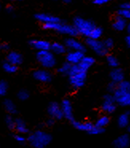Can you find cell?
I'll use <instances>...</instances> for the list:
<instances>
[{
  "mask_svg": "<svg viewBox=\"0 0 130 148\" xmlns=\"http://www.w3.org/2000/svg\"><path fill=\"white\" fill-rule=\"evenodd\" d=\"M103 35V29L100 26H96L94 30L92 31L89 38L95 39V40H100Z\"/></svg>",
  "mask_w": 130,
  "mask_h": 148,
  "instance_id": "cell-30",
  "label": "cell"
},
{
  "mask_svg": "<svg viewBox=\"0 0 130 148\" xmlns=\"http://www.w3.org/2000/svg\"><path fill=\"white\" fill-rule=\"evenodd\" d=\"M109 1H111V0H100L99 2H98V3H96V5L101 6V5H103V4L107 3H109Z\"/></svg>",
  "mask_w": 130,
  "mask_h": 148,
  "instance_id": "cell-44",
  "label": "cell"
},
{
  "mask_svg": "<svg viewBox=\"0 0 130 148\" xmlns=\"http://www.w3.org/2000/svg\"><path fill=\"white\" fill-rule=\"evenodd\" d=\"M96 62V59L93 58L91 56H85L84 58L81 60V61L78 64L80 69L83 72L87 73L94 65Z\"/></svg>",
  "mask_w": 130,
  "mask_h": 148,
  "instance_id": "cell-19",
  "label": "cell"
},
{
  "mask_svg": "<svg viewBox=\"0 0 130 148\" xmlns=\"http://www.w3.org/2000/svg\"><path fill=\"white\" fill-rule=\"evenodd\" d=\"M112 26L117 31H123L127 29V26H128L127 20L124 19L122 17H120V15H117L113 21Z\"/></svg>",
  "mask_w": 130,
  "mask_h": 148,
  "instance_id": "cell-21",
  "label": "cell"
},
{
  "mask_svg": "<svg viewBox=\"0 0 130 148\" xmlns=\"http://www.w3.org/2000/svg\"><path fill=\"white\" fill-rule=\"evenodd\" d=\"M27 141L33 148H46L52 141V135L45 131L37 130L30 134Z\"/></svg>",
  "mask_w": 130,
  "mask_h": 148,
  "instance_id": "cell-1",
  "label": "cell"
},
{
  "mask_svg": "<svg viewBox=\"0 0 130 148\" xmlns=\"http://www.w3.org/2000/svg\"><path fill=\"white\" fill-rule=\"evenodd\" d=\"M42 28L46 30H50L54 32L62 34V35H67L69 37H77L78 34L77 29L73 24H68L64 22H59L55 23H49V24H44L42 25Z\"/></svg>",
  "mask_w": 130,
  "mask_h": 148,
  "instance_id": "cell-2",
  "label": "cell"
},
{
  "mask_svg": "<svg viewBox=\"0 0 130 148\" xmlns=\"http://www.w3.org/2000/svg\"><path fill=\"white\" fill-rule=\"evenodd\" d=\"M127 32L129 33V34H130V23H129L127 26Z\"/></svg>",
  "mask_w": 130,
  "mask_h": 148,
  "instance_id": "cell-46",
  "label": "cell"
},
{
  "mask_svg": "<svg viewBox=\"0 0 130 148\" xmlns=\"http://www.w3.org/2000/svg\"><path fill=\"white\" fill-rule=\"evenodd\" d=\"M120 9L123 10H130V2H124L120 5Z\"/></svg>",
  "mask_w": 130,
  "mask_h": 148,
  "instance_id": "cell-41",
  "label": "cell"
},
{
  "mask_svg": "<svg viewBox=\"0 0 130 148\" xmlns=\"http://www.w3.org/2000/svg\"><path fill=\"white\" fill-rule=\"evenodd\" d=\"M14 138L19 143H24L26 141V138H25V136L22 135V134H19V133H17V134L14 135Z\"/></svg>",
  "mask_w": 130,
  "mask_h": 148,
  "instance_id": "cell-38",
  "label": "cell"
},
{
  "mask_svg": "<svg viewBox=\"0 0 130 148\" xmlns=\"http://www.w3.org/2000/svg\"><path fill=\"white\" fill-rule=\"evenodd\" d=\"M104 45L106 47V48L109 49V50H110L111 49L113 48L114 46V41L113 38H106L105 39L104 41Z\"/></svg>",
  "mask_w": 130,
  "mask_h": 148,
  "instance_id": "cell-37",
  "label": "cell"
},
{
  "mask_svg": "<svg viewBox=\"0 0 130 148\" xmlns=\"http://www.w3.org/2000/svg\"><path fill=\"white\" fill-rule=\"evenodd\" d=\"M10 1H23V0H10Z\"/></svg>",
  "mask_w": 130,
  "mask_h": 148,
  "instance_id": "cell-49",
  "label": "cell"
},
{
  "mask_svg": "<svg viewBox=\"0 0 130 148\" xmlns=\"http://www.w3.org/2000/svg\"><path fill=\"white\" fill-rule=\"evenodd\" d=\"M113 144L115 148H127L130 144L129 135L128 134H123L118 136L114 139Z\"/></svg>",
  "mask_w": 130,
  "mask_h": 148,
  "instance_id": "cell-20",
  "label": "cell"
},
{
  "mask_svg": "<svg viewBox=\"0 0 130 148\" xmlns=\"http://www.w3.org/2000/svg\"><path fill=\"white\" fill-rule=\"evenodd\" d=\"M0 49H1L2 51H9L10 50V45L8 43H6V42L2 43L1 45H0Z\"/></svg>",
  "mask_w": 130,
  "mask_h": 148,
  "instance_id": "cell-40",
  "label": "cell"
},
{
  "mask_svg": "<svg viewBox=\"0 0 130 148\" xmlns=\"http://www.w3.org/2000/svg\"><path fill=\"white\" fill-rule=\"evenodd\" d=\"M55 119H52V118H50V119H48L46 121V124L48 127H52V126L54 125V123H55Z\"/></svg>",
  "mask_w": 130,
  "mask_h": 148,
  "instance_id": "cell-42",
  "label": "cell"
},
{
  "mask_svg": "<svg viewBox=\"0 0 130 148\" xmlns=\"http://www.w3.org/2000/svg\"><path fill=\"white\" fill-rule=\"evenodd\" d=\"M2 68H3L4 72L8 74H14L18 72V66L10 64V62H8L6 60L3 62Z\"/></svg>",
  "mask_w": 130,
  "mask_h": 148,
  "instance_id": "cell-27",
  "label": "cell"
},
{
  "mask_svg": "<svg viewBox=\"0 0 130 148\" xmlns=\"http://www.w3.org/2000/svg\"><path fill=\"white\" fill-rule=\"evenodd\" d=\"M61 107L64 115V119H67L70 123L74 122L75 119L71 101L69 99H63L61 102Z\"/></svg>",
  "mask_w": 130,
  "mask_h": 148,
  "instance_id": "cell-12",
  "label": "cell"
},
{
  "mask_svg": "<svg viewBox=\"0 0 130 148\" xmlns=\"http://www.w3.org/2000/svg\"><path fill=\"white\" fill-rule=\"evenodd\" d=\"M65 47L69 51H86V45L84 43L80 42L75 37H69L64 41Z\"/></svg>",
  "mask_w": 130,
  "mask_h": 148,
  "instance_id": "cell-9",
  "label": "cell"
},
{
  "mask_svg": "<svg viewBox=\"0 0 130 148\" xmlns=\"http://www.w3.org/2000/svg\"><path fill=\"white\" fill-rule=\"evenodd\" d=\"M73 25L74 26L78 34L89 38L91 32L96 27V24L90 19H85L81 16H76L73 21Z\"/></svg>",
  "mask_w": 130,
  "mask_h": 148,
  "instance_id": "cell-4",
  "label": "cell"
},
{
  "mask_svg": "<svg viewBox=\"0 0 130 148\" xmlns=\"http://www.w3.org/2000/svg\"><path fill=\"white\" fill-rule=\"evenodd\" d=\"M30 92L27 89H21L18 92V93H17V97H18V99L21 101H26L30 98Z\"/></svg>",
  "mask_w": 130,
  "mask_h": 148,
  "instance_id": "cell-32",
  "label": "cell"
},
{
  "mask_svg": "<svg viewBox=\"0 0 130 148\" xmlns=\"http://www.w3.org/2000/svg\"><path fill=\"white\" fill-rule=\"evenodd\" d=\"M72 69V64H69V62L65 61L64 63H62L59 68L58 69V73H60L62 76H66L68 77L69 73H70V71Z\"/></svg>",
  "mask_w": 130,
  "mask_h": 148,
  "instance_id": "cell-28",
  "label": "cell"
},
{
  "mask_svg": "<svg viewBox=\"0 0 130 148\" xmlns=\"http://www.w3.org/2000/svg\"><path fill=\"white\" fill-rule=\"evenodd\" d=\"M109 77L111 81H113L116 84H120V82L124 81V73L120 68H115L112 69L109 73Z\"/></svg>",
  "mask_w": 130,
  "mask_h": 148,
  "instance_id": "cell-18",
  "label": "cell"
},
{
  "mask_svg": "<svg viewBox=\"0 0 130 148\" xmlns=\"http://www.w3.org/2000/svg\"><path fill=\"white\" fill-rule=\"evenodd\" d=\"M54 1H58V0H54Z\"/></svg>",
  "mask_w": 130,
  "mask_h": 148,
  "instance_id": "cell-50",
  "label": "cell"
},
{
  "mask_svg": "<svg viewBox=\"0 0 130 148\" xmlns=\"http://www.w3.org/2000/svg\"><path fill=\"white\" fill-rule=\"evenodd\" d=\"M36 60L42 68L46 69H51L57 65L56 55L50 51H39L36 53Z\"/></svg>",
  "mask_w": 130,
  "mask_h": 148,
  "instance_id": "cell-5",
  "label": "cell"
},
{
  "mask_svg": "<svg viewBox=\"0 0 130 148\" xmlns=\"http://www.w3.org/2000/svg\"><path fill=\"white\" fill-rule=\"evenodd\" d=\"M69 83L74 89L78 90L83 87L87 79V73L80 69L78 64L72 65L70 73L68 76Z\"/></svg>",
  "mask_w": 130,
  "mask_h": 148,
  "instance_id": "cell-3",
  "label": "cell"
},
{
  "mask_svg": "<svg viewBox=\"0 0 130 148\" xmlns=\"http://www.w3.org/2000/svg\"><path fill=\"white\" fill-rule=\"evenodd\" d=\"M117 105L121 107H130V92H125L117 88L113 93Z\"/></svg>",
  "mask_w": 130,
  "mask_h": 148,
  "instance_id": "cell-11",
  "label": "cell"
},
{
  "mask_svg": "<svg viewBox=\"0 0 130 148\" xmlns=\"http://www.w3.org/2000/svg\"><path fill=\"white\" fill-rule=\"evenodd\" d=\"M47 113L50 118L55 120H62L64 118L61 103H58L56 101H52L48 104Z\"/></svg>",
  "mask_w": 130,
  "mask_h": 148,
  "instance_id": "cell-10",
  "label": "cell"
},
{
  "mask_svg": "<svg viewBox=\"0 0 130 148\" xmlns=\"http://www.w3.org/2000/svg\"><path fill=\"white\" fill-rule=\"evenodd\" d=\"M3 107L8 115L14 116L18 113V108L14 101L10 99H5L3 101Z\"/></svg>",
  "mask_w": 130,
  "mask_h": 148,
  "instance_id": "cell-22",
  "label": "cell"
},
{
  "mask_svg": "<svg viewBox=\"0 0 130 148\" xmlns=\"http://www.w3.org/2000/svg\"><path fill=\"white\" fill-rule=\"evenodd\" d=\"M63 1V3H65L66 4H69L71 3V0H62Z\"/></svg>",
  "mask_w": 130,
  "mask_h": 148,
  "instance_id": "cell-47",
  "label": "cell"
},
{
  "mask_svg": "<svg viewBox=\"0 0 130 148\" xmlns=\"http://www.w3.org/2000/svg\"><path fill=\"white\" fill-rule=\"evenodd\" d=\"M8 88H9V85L7 81L2 80L0 81V96L1 97H5L7 95Z\"/></svg>",
  "mask_w": 130,
  "mask_h": 148,
  "instance_id": "cell-33",
  "label": "cell"
},
{
  "mask_svg": "<svg viewBox=\"0 0 130 148\" xmlns=\"http://www.w3.org/2000/svg\"><path fill=\"white\" fill-rule=\"evenodd\" d=\"M51 44L47 40L43 39H31L30 40L29 45L30 46L35 49L37 51H46V50H50L51 49Z\"/></svg>",
  "mask_w": 130,
  "mask_h": 148,
  "instance_id": "cell-13",
  "label": "cell"
},
{
  "mask_svg": "<svg viewBox=\"0 0 130 148\" xmlns=\"http://www.w3.org/2000/svg\"><path fill=\"white\" fill-rule=\"evenodd\" d=\"M117 103L113 94H105L103 98V102L101 104V110L108 115L113 114L117 109Z\"/></svg>",
  "mask_w": 130,
  "mask_h": 148,
  "instance_id": "cell-7",
  "label": "cell"
},
{
  "mask_svg": "<svg viewBox=\"0 0 130 148\" xmlns=\"http://www.w3.org/2000/svg\"><path fill=\"white\" fill-rule=\"evenodd\" d=\"M124 42H125V44H126L127 47L130 49V34H128V35L125 37Z\"/></svg>",
  "mask_w": 130,
  "mask_h": 148,
  "instance_id": "cell-43",
  "label": "cell"
},
{
  "mask_svg": "<svg viewBox=\"0 0 130 148\" xmlns=\"http://www.w3.org/2000/svg\"><path fill=\"white\" fill-rule=\"evenodd\" d=\"M50 51L54 53L55 55H62L68 52L67 51V49L65 47V44L58 42H53L52 44H51Z\"/></svg>",
  "mask_w": 130,
  "mask_h": 148,
  "instance_id": "cell-25",
  "label": "cell"
},
{
  "mask_svg": "<svg viewBox=\"0 0 130 148\" xmlns=\"http://www.w3.org/2000/svg\"><path fill=\"white\" fill-rule=\"evenodd\" d=\"M73 127L75 129H77L78 131L81 132H87L88 134H91V132H93V130L94 129L95 124L93 123L90 121H85V122H80V121H77L74 120V122L71 123Z\"/></svg>",
  "mask_w": 130,
  "mask_h": 148,
  "instance_id": "cell-16",
  "label": "cell"
},
{
  "mask_svg": "<svg viewBox=\"0 0 130 148\" xmlns=\"http://www.w3.org/2000/svg\"><path fill=\"white\" fill-rule=\"evenodd\" d=\"M129 119V112H124L121 113L117 118V125L120 128H127V127L130 124Z\"/></svg>",
  "mask_w": 130,
  "mask_h": 148,
  "instance_id": "cell-24",
  "label": "cell"
},
{
  "mask_svg": "<svg viewBox=\"0 0 130 148\" xmlns=\"http://www.w3.org/2000/svg\"><path fill=\"white\" fill-rule=\"evenodd\" d=\"M110 122V118L107 115H102V116H99L98 119L95 121V126L100 127V128L105 129V127L109 125V123Z\"/></svg>",
  "mask_w": 130,
  "mask_h": 148,
  "instance_id": "cell-26",
  "label": "cell"
},
{
  "mask_svg": "<svg viewBox=\"0 0 130 148\" xmlns=\"http://www.w3.org/2000/svg\"><path fill=\"white\" fill-rule=\"evenodd\" d=\"M104 132V129L100 128V127H96L95 126L94 129L93 130V132H91V134L90 135H101Z\"/></svg>",
  "mask_w": 130,
  "mask_h": 148,
  "instance_id": "cell-39",
  "label": "cell"
},
{
  "mask_svg": "<svg viewBox=\"0 0 130 148\" xmlns=\"http://www.w3.org/2000/svg\"><path fill=\"white\" fill-rule=\"evenodd\" d=\"M117 15L124 18L127 21H130V10H123L120 9L117 11Z\"/></svg>",
  "mask_w": 130,
  "mask_h": 148,
  "instance_id": "cell-35",
  "label": "cell"
},
{
  "mask_svg": "<svg viewBox=\"0 0 130 148\" xmlns=\"http://www.w3.org/2000/svg\"><path fill=\"white\" fill-rule=\"evenodd\" d=\"M105 59H106V62L109 64V66L112 68V69L119 67L120 63H119V61H118V59H117L116 56H114L113 54H108L105 57Z\"/></svg>",
  "mask_w": 130,
  "mask_h": 148,
  "instance_id": "cell-29",
  "label": "cell"
},
{
  "mask_svg": "<svg viewBox=\"0 0 130 148\" xmlns=\"http://www.w3.org/2000/svg\"><path fill=\"white\" fill-rule=\"evenodd\" d=\"M36 20H38L39 22L42 23V25L44 24H49V23H55L61 22L62 20L59 18L58 17H56L52 14L46 13H38L34 15Z\"/></svg>",
  "mask_w": 130,
  "mask_h": 148,
  "instance_id": "cell-15",
  "label": "cell"
},
{
  "mask_svg": "<svg viewBox=\"0 0 130 148\" xmlns=\"http://www.w3.org/2000/svg\"><path fill=\"white\" fill-rule=\"evenodd\" d=\"M5 123L10 130H14L15 129V119L14 118L13 116L7 115L5 117Z\"/></svg>",
  "mask_w": 130,
  "mask_h": 148,
  "instance_id": "cell-31",
  "label": "cell"
},
{
  "mask_svg": "<svg viewBox=\"0 0 130 148\" xmlns=\"http://www.w3.org/2000/svg\"><path fill=\"white\" fill-rule=\"evenodd\" d=\"M6 61L10 62V64L19 66L23 64V57L20 53L17 51H9L6 56Z\"/></svg>",
  "mask_w": 130,
  "mask_h": 148,
  "instance_id": "cell-17",
  "label": "cell"
},
{
  "mask_svg": "<svg viewBox=\"0 0 130 148\" xmlns=\"http://www.w3.org/2000/svg\"><path fill=\"white\" fill-rule=\"evenodd\" d=\"M127 132H128V133H130V124L128 127H127Z\"/></svg>",
  "mask_w": 130,
  "mask_h": 148,
  "instance_id": "cell-48",
  "label": "cell"
},
{
  "mask_svg": "<svg viewBox=\"0 0 130 148\" xmlns=\"http://www.w3.org/2000/svg\"><path fill=\"white\" fill-rule=\"evenodd\" d=\"M117 88L122 91H125V92H130V81L124 80L122 82H120V84H118L117 85Z\"/></svg>",
  "mask_w": 130,
  "mask_h": 148,
  "instance_id": "cell-34",
  "label": "cell"
},
{
  "mask_svg": "<svg viewBox=\"0 0 130 148\" xmlns=\"http://www.w3.org/2000/svg\"><path fill=\"white\" fill-rule=\"evenodd\" d=\"M117 85H118V84H116V83H114L113 81H111L110 83H109L107 85V90L108 92H109V93L113 94L117 89Z\"/></svg>",
  "mask_w": 130,
  "mask_h": 148,
  "instance_id": "cell-36",
  "label": "cell"
},
{
  "mask_svg": "<svg viewBox=\"0 0 130 148\" xmlns=\"http://www.w3.org/2000/svg\"><path fill=\"white\" fill-rule=\"evenodd\" d=\"M7 13H13V11H14V8L13 7H11V6H8V7H7Z\"/></svg>",
  "mask_w": 130,
  "mask_h": 148,
  "instance_id": "cell-45",
  "label": "cell"
},
{
  "mask_svg": "<svg viewBox=\"0 0 130 148\" xmlns=\"http://www.w3.org/2000/svg\"><path fill=\"white\" fill-rule=\"evenodd\" d=\"M17 133L22 134V135H26L29 132V128L26 125L25 120L21 118H16L15 119V129Z\"/></svg>",
  "mask_w": 130,
  "mask_h": 148,
  "instance_id": "cell-23",
  "label": "cell"
},
{
  "mask_svg": "<svg viewBox=\"0 0 130 148\" xmlns=\"http://www.w3.org/2000/svg\"><path fill=\"white\" fill-rule=\"evenodd\" d=\"M85 45L90 49L92 51L100 57H106L109 54V49L104 45L103 41L95 40V39H85Z\"/></svg>",
  "mask_w": 130,
  "mask_h": 148,
  "instance_id": "cell-6",
  "label": "cell"
},
{
  "mask_svg": "<svg viewBox=\"0 0 130 148\" xmlns=\"http://www.w3.org/2000/svg\"><path fill=\"white\" fill-rule=\"evenodd\" d=\"M32 77L35 81L42 84H49L52 81L53 79V75L49 69L43 68L34 71L32 73Z\"/></svg>",
  "mask_w": 130,
  "mask_h": 148,
  "instance_id": "cell-8",
  "label": "cell"
},
{
  "mask_svg": "<svg viewBox=\"0 0 130 148\" xmlns=\"http://www.w3.org/2000/svg\"><path fill=\"white\" fill-rule=\"evenodd\" d=\"M85 53L81 51H68L65 54V61L72 65L78 64L84 58Z\"/></svg>",
  "mask_w": 130,
  "mask_h": 148,
  "instance_id": "cell-14",
  "label": "cell"
}]
</instances>
